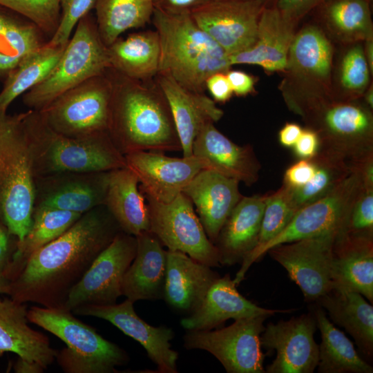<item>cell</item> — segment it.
Segmentation results:
<instances>
[{
    "label": "cell",
    "instance_id": "cell-56",
    "mask_svg": "<svg viewBox=\"0 0 373 373\" xmlns=\"http://www.w3.org/2000/svg\"><path fill=\"white\" fill-rule=\"evenodd\" d=\"M11 280L6 274L0 269V295L9 294Z\"/></svg>",
    "mask_w": 373,
    "mask_h": 373
},
{
    "label": "cell",
    "instance_id": "cell-40",
    "mask_svg": "<svg viewBox=\"0 0 373 373\" xmlns=\"http://www.w3.org/2000/svg\"><path fill=\"white\" fill-rule=\"evenodd\" d=\"M334 53L332 73V99H361L371 84L370 73L364 56L363 42L342 46Z\"/></svg>",
    "mask_w": 373,
    "mask_h": 373
},
{
    "label": "cell",
    "instance_id": "cell-12",
    "mask_svg": "<svg viewBox=\"0 0 373 373\" xmlns=\"http://www.w3.org/2000/svg\"><path fill=\"white\" fill-rule=\"evenodd\" d=\"M266 316L236 320L213 331L191 330L184 336L187 350H202L213 355L228 373H265L260 335Z\"/></svg>",
    "mask_w": 373,
    "mask_h": 373
},
{
    "label": "cell",
    "instance_id": "cell-37",
    "mask_svg": "<svg viewBox=\"0 0 373 373\" xmlns=\"http://www.w3.org/2000/svg\"><path fill=\"white\" fill-rule=\"evenodd\" d=\"M29 20H21L0 6V77H7L28 56L49 40Z\"/></svg>",
    "mask_w": 373,
    "mask_h": 373
},
{
    "label": "cell",
    "instance_id": "cell-35",
    "mask_svg": "<svg viewBox=\"0 0 373 373\" xmlns=\"http://www.w3.org/2000/svg\"><path fill=\"white\" fill-rule=\"evenodd\" d=\"M313 314L321 335L317 365L319 373L373 372V367L360 356L345 334L327 318L321 307L316 304Z\"/></svg>",
    "mask_w": 373,
    "mask_h": 373
},
{
    "label": "cell",
    "instance_id": "cell-34",
    "mask_svg": "<svg viewBox=\"0 0 373 373\" xmlns=\"http://www.w3.org/2000/svg\"><path fill=\"white\" fill-rule=\"evenodd\" d=\"M111 68L133 80L148 82L159 72L160 46L157 32L133 33L107 46Z\"/></svg>",
    "mask_w": 373,
    "mask_h": 373
},
{
    "label": "cell",
    "instance_id": "cell-5",
    "mask_svg": "<svg viewBox=\"0 0 373 373\" xmlns=\"http://www.w3.org/2000/svg\"><path fill=\"white\" fill-rule=\"evenodd\" d=\"M334 46L316 22L296 32L278 89L287 108L303 118L332 99Z\"/></svg>",
    "mask_w": 373,
    "mask_h": 373
},
{
    "label": "cell",
    "instance_id": "cell-2",
    "mask_svg": "<svg viewBox=\"0 0 373 373\" xmlns=\"http://www.w3.org/2000/svg\"><path fill=\"white\" fill-rule=\"evenodd\" d=\"M109 135L124 155L137 151H181L169 104L158 87L128 79L112 68Z\"/></svg>",
    "mask_w": 373,
    "mask_h": 373
},
{
    "label": "cell",
    "instance_id": "cell-31",
    "mask_svg": "<svg viewBox=\"0 0 373 373\" xmlns=\"http://www.w3.org/2000/svg\"><path fill=\"white\" fill-rule=\"evenodd\" d=\"M316 303L327 310L331 320L343 327L354 339L361 352L373 354V307L361 294L334 286Z\"/></svg>",
    "mask_w": 373,
    "mask_h": 373
},
{
    "label": "cell",
    "instance_id": "cell-13",
    "mask_svg": "<svg viewBox=\"0 0 373 373\" xmlns=\"http://www.w3.org/2000/svg\"><path fill=\"white\" fill-rule=\"evenodd\" d=\"M144 197L149 211L150 231L168 250L183 252L211 267L220 266L218 251L184 193L169 203Z\"/></svg>",
    "mask_w": 373,
    "mask_h": 373
},
{
    "label": "cell",
    "instance_id": "cell-16",
    "mask_svg": "<svg viewBox=\"0 0 373 373\" xmlns=\"http://www.w3.org/2000/svg\"><path fill=\"white\" fill-rule=\"evenodd\" d=\"M268 5L253 0H209L192 10L191 15L230 55L254 44L260 16Z\"/></svg>",
    "mask_w": 373,
    "mask_h": 373
},
{
    "label": "cell",
    "instance_id": "cell-42",
    "mask_svg": "<svg viewBox=\"0 0 373 373\" xmlns=\"http://www.w3.org/2000/svg\"><path fill=\"white\" fill-rule=\"evenodd\" d=\"M296 212L292 204L289 186L283 184L276 191L268 193L258 242L250 254L258 250L278 235L291 222Z\"/></svg>",
    "mask_w": 373,
    "mask_h": 373
},
{
    "label": "cell",
    "instance_id": "cell-54",
    "mask_svg": "<svg viewBox=\"0 0 373 373\" xmlns=\"http://www.w3.org/2000/svg\"><path fill=\"white\" fill-rule=\"evenodd\" d=\"M14 370L17 373H42L44 372L41 367L19 358L14 365Z\"/></svg>",
    "mask_w": 373,
    "mask_h": 373
},
{
    "label": "cell",
    "instance_id": "cell-10",
    "mask_svg": "<svg viewBox=\"0 0 373 373\" xmlns=\"http://www.w3.org/2000/svg\"><path fill=\"white\" fill-rule=\"evenodd\" d=\"M113 86L107 70L37 111L49 127L67 137L80 138L108 132Z\"/></svg>",
    "mask_w": 373,
    "mask_h": 373
},
{
    "label": "cell",
    "instance_id": "cell-7",
    "mask_svg": "<svg viewBox=\"0 0 373 373\" xmlns=\"http://www.w3.org/2000/svg\"><path fill=\"white\" fill-rule=\"evenodd\" d=\"M29 323L54 334L66 345L57 351L56 361L66 373H115L126 364V352L77 318L64 308L32 306L28 309Z\"/></svg>",
    "mask_w": 373,
    "mask_h": 373
},
{
    "label": "cell",
    "instance_id": "cell-41",
    "mask_svg": "<svg viewBox=\"0 0 373 373\" xmlns=\"http://www.w3.org/2000/svg\"><path fill=\"white\" fill-rule=\"evenodd\" d=\"M312 159L316 164L312 178L300 188L290 187L292 204L297 211L329 193L352 172L347 161L333 154L319 150Z\"/></svg>",
    "mask_w": 373,
    "mask_h": 373
},
{
    "label": "cell",
    "instance_id": "cell-30",
    "mask_svg": "<svg viewBox=\"0 0 373 373\" xmlns=\"http://www.w3.org/2000/svg\"><path fill=\"white\" fill-rule=\"evenodd\" d=\"M219 277L211 267L183 252L167 249L163 298L173 308L191 314L199 307Z\"/></svg>",
    "mask_w": 373,
    "mask_h": 373
},
{
    "label": "cell",
    "instance_id": "cell-6",
    "mask_svg": "<svg viewBox=\"0 0 373 373\" xmlns=\"http://www.w3.org/2000/svg\"><path fill=\"white\" fill-rule=\"evenodd\" d=\"M25 116L0 115V214L19 241L31 226L35 193Z\"/></svg>",
    "mask_w": 373,
    "mask_h": 373
},
{
    "label": "cell",
    "instance_id": "cell-51",
    "mask_svg": "<svg viewBox=\"0 0 373 373\" xmlns=\"http://www.w3.org/2000/svg\"><path fill=\"white\" fill-rule=\"evenodd\" d=\"M227 76L233 93L239 97L247 96L255 91L256 79L245 72L229 70Z\"/></svg>",
    "mask_w": 373,
    "mask_h": 373
},
{
    "label": "cell",
    "instance_id": "cell-17",
    "mask_svg": "<svg viewBox=\"0 0 373 373\" xmlns=\"http://www.w3.org/2000/svg\"><path fill=\"white\" fill-rule=\"evenodd\" d=\"M316 327L313 313L269 323L260 335V343L268 351L276 350V356L265 373H312L318 363Z\"/></svg>",
    "mask_w": 373,
    "mask_h": 373
},
{
    "label": "cell",
    "instance_id": "cell-39",
    "mask_svg": "<svg viewBox=\"0 0 373 373\" xmlns=\"http://www.w3.org/2000/svg\"><path fill=\"white\" fill-rule=\"evenodd\" d=\"M66 46H53L48 41L8 75L0 92V115L7 113L8 108L17 97L39 84L50 74Z\"/></svg>",
    "mask_w": 373,
    "mask_h": 373
},
{
    "label": "cell",
    "instance_id": "cell-9",
    "mask_svg": "<svg viewBox=\"0 0 373 373\" xmlns=\"http://www.w3.org/2000/svg\"><path fill=\"white\" fill-rule=\"evenodd\" d=\"M320 140L319 150L341 157L349 164L373 155V114L362 101L318 104L303 118Z\"/></svg>",
    "mask_w": 373,
    "mask_h": 373
},
{
    "label": "cell",
    "instance_id": "cell-38",
    "mask_svg": "<svg viewBox=\"0 0 373 373\" xmlns=\"http://www.w3.org/2000/svg\"><path fill=\"white\" fill-rule=\"evenodd\" d=\"M98 32L108 46L125 31L145 26L152 18L153 0H96Z\"/></svg>",
    "mask_w": 373,
    "mask_h": 373
},
{
    "label": "cell",
    "instance_id": "cell-52",
    "mask_svg": "<svg viewBox=\"0 0 373 373\" xmlns=\"http://www.w3.org/2000/svg\"><path fill=\"white\" fill-rule=\"evenodd\" d=\"M209 0H153L155 8L169 12H191Z\"/></svg>",
    "mask_w": 373,
    "mask_h": 373
},
{
    "label": "cell",
    "instance_id": "cell-25",
    "mask_svg": "<svg viewBox=\"0 0 373 373\" xmlns=\"http://www.w3.org/2000/svg\"><path fill=\"white\" fill-rule=\"evenodd\" d=\"M27 314L26 303L0 296V357L12 352L45 371L55 361L57 350L46 335L29 326Z\"/></svg>",
    "mask_w": 373,
    "mask_h": 373
},
{
    "label": "cell",
    "instance_id": "cell-26",
    "mask_svg": "<svg viewBox=\"0 0 373 373\" xmlns=\"http://www.w3.org/2000/svg\"><path fill=\"white\" fill-rule=\"evenodd\" d=\"M296 26L274 3L266 6L260 16L254 44L245 50L230 55L231 65H256L267 72H283Z\"/></svg>",
    "mask_w": 373,
    "mask_h": 373
},
{
    "label": "cell",
    "instance_id": "cell-19",
    "mask_svg": "<svg viewBox=\"0 0 373 373\" xmlns=\"http://www.w3.org/2000/svg\"><path fill=\"white\" fill-rule=\"evenodd\" d=\"M133 302L126 299L119 304L86 305L72 312L75 315L104 319L131 337L145 349L149 358L157 365V372L177 373L178 352L171 349L174 333L166 326L154 327L135 312Z\"/></svg>",
    "mask_w": 373,
    "mask_h": 373
},
{
    "label": "cell",
    "instance_id": "cell-22",
    "mask_svg": "<svg viewBox=\"0 0 373 373\" xmlns=\"http://www.w3.org/2000/svg\"><path fill=\"white\" fill-rule=\"evenodd\" d=\"M210 241L215 244L226 220L242 198L239 182L202 169L184 189Z\"/></svg>",
    "mask_w": 373,
    "mask_h": 373
},
{
    "label": "cell",
    "instance_id": "cell-14",
    "mask_svg": "<svg viewBox=\"0 0 373 373\" xmlns=\"http://www.w3.org/2000/svg\"><path fill=\"white\" fill-rule=\"evenodd\" d=\"M136 249L135 236L119 232L71 289L64 308L73 312L82 305L115 304L122 296L123 279Z\"/></svg>",
    "mask_w": 373,
    "mask_h": 373
},
{
    "label": "cell",
    "instance_id": "cell-32",
    "mask_svg": "<svg viewBox=\"0 0 373 373\" xmlns=\"http://www.w3.org/2000/svg\"><path fill=\"white\" fill-rule=\"evenodd\" d=\"M104 205L123 232L136 236L150 230L147 202L136 175L129 168L109 171Z\"/></svg>",
    "mask_w": 373,
    "mask_h": 373
},
{
    "label": "cell",
    "instance_id": "cell-36",
    "mask_svg": "<svg viewBox=\"0 0 373 373\" xmlns=\"http://www.w3.org/2000/svg\"><path fill=\"white\" fill-rule=\"evenodd\" d=\"M82 214L60 209L34 207L31 226L21 241H18L10 275L12 280L37 250L65 233Z\"/></svg>",
    "mask_w": 373,
    "mask_h": 373
},
{
    "label": "cell",
    "instance_id": "cell-57",
    "mask_svg": "<svg viewBox=\"0 0 373 373\" xmlns=\"http://www.w3.org/2000/svg\"><path fill=\"white\" fill-rule=\"evenodd\" d=\"M361 99L369 108L373 110V85L372 82L365 90Z\"/></svg>",
    "mask_w": 373,
    "mask_h": 373
},
{
    "label": "cell",
    "instance_id": "cell-27",
    "mask_svg": "<svg viewBox=\"0 0 373 373\" xmlns=\"http://www.w3.org/2000/svg\"><path fill=\"white\" fill-rule=\"evenodd\" d=\"M267 195L242 196L226 220L214 244L220 266L241 264L256 247Z\"/></svg>",
    "mask_w": 373,
    "mask_h": 373
},
{
    "label": "cell",
    "instance_id": "cell-15",
    "mask_svg": "<svg viewBox=\"0 0 373 373\" xmlns=\"http://www.w3.org/2000/svg\"><path fill=\"white\" fill-rule=\"evenodd\" d=\"M338 232L280 244L267 251L286 269L307 302H315L333 287L332 252Z\"/></svg>",
    "mask_w": 373,
    "mask_h": 373
},
{
    "label": "cell",
    "instance_id": "cell-58",
    "mask_svg": "<svg viewBox=\"0 0 373 373\" xmlns=\"http://www.w3.org/2000/svg\"><path fill=\"white\" fill-rule=\"evenodd\" d=\"M253 1H260L265 2V3L269 5V4H271V3H270L271 1L274 3L276 0H253Z\"/></svg>",
    "mask_w": 373,
    "mask_h": 373
},
{
    "label": "cell",
    "instance_id": "cell-28",
    "mask_svg": "<svg viewBox=\"0 0 373 373\" xmlns=\"http://www.w3.org/2000/svg\"><path fill=\"white\" fill-rule=\"evenodd\" d=\"M135 256L122 283V295L132 302L163 298L166 270V251L150 230L135 236Z\"/></svg>",
    "mask_w": 373,
    "mask_h": 373
},
{
    "label": "cell",
    "instance_id": "cell-53",
    "mask_svg": "<svg viewBox=\"0 0 373 373\" xmlns=\"http://www.w3.org/2000/svg\"><path fill=\"white\" fill-rule=\"evenodd\" d=\"M303 131L302 127L294 122H287L278 132L279 143L284 147L292 148Z\"/></svg>",
    "mask_w": 373,
    "mask_h": 373
},
{
    "label": "cell",
    "instance_id": "cell-46",
    "mask_svg": "<svg viewBox=\"0 0 373 373\" xmlns=\"http://www.w3.org/2000/svg\"><path fill=\"white\" fill-rule=\"evenodd\" d=\"M329 0H276L274 4L288 20L298 24L309 12Z\"/></svg>",
    "mask_w": 373,
    "mask_h": 373
},
{
    "label": "cell",
    "instance_id": "cell-1",
    "mask_svg": "<svg viewBox=\"0 0 373 373\" xmlns=\"http://www.w3.org/2000/svg\"><path fill=\"white\" fill-rule=\"evenodd\" d=\"M122 230L105 205L84 213L61 236L35 252L10 283L21 303L64 308L71 289Z\"/></svg>",
    "mask_w": 373,
    "mask_h": 373
},
{
    "label": "cell",
    "instance_id": "cell-23",
    "mask_svg": "<svg viewBox=\"0 0 373 373\" xmlns=\"http://www.w3.org/2000/svg\"><path fill=\"white\" fill-rule=\"evenodd\" d=\"M229 274L218 278L211 285L199 307L183 318L180 325L186 331L211 330L228 319L238 320L257 316H274L292 309L261 307L242 296Z\"/></svg>",
    "mask_w": 373,
    "mask_h": 373
},
{
    "label": "cell",
    "instance_id": "cell-48",
    "mask_svg": "<svg viewBox=\"0 0 373 373\" xmlns=\"http://www.w3.org/2000/svg\"><path fill=\"white\" fill-rule=\"evenodd\" d=\"M315 171L316 164L312 158L299 160L286 169L283 184L292 189L300 188L312 178Z\"/></svg>",
    "mask_w": 373,
    "mask_h": 373
},
{
    "label": "cell",
    "instance_id": "cell-50",
    "mask_svg": "<svg viewBox=\"0 0 373 373\" xmlns=\"http://www.w3.org/2000/svg\"><path fill=\"white\" fill-rule=\"evenodd\" d=\"M226 73H213L205 81V88L208 89L215 102H227L233 94Z\"/></svg>",
    "mask_w": 373,
    "mask_h": 373
},
{
    "label": "cell",
    "instance_id": "cell-21",
    "mask_svg": "<svg viewBox=\"0 0 373 373\" xmlns=\"http://www.w3.org/2000/svg\"><path fill=\"white\" fill-rule=\"evenodd\" d=\"M193 155L202 160L209 169L242 182L247 186L256 183L261 164L250 144L240 146L230 140L214 126L206 124L197 135L192 147Z\"/></svg>",
    "mask_w": 373,
    "mask_h": 373
},
{
    "label": "cell",
    "instance_id": "cell-55",
    "mask_svg": "<svg viewBox=\"0 0 373 373\" xmlns=\"http://www.w3.org/2000/svg\"><path fill=\"white\" fill-rule=\"evenodd\" d=\"M364 56L373 74V38L368 39L363 42Z\"/></svg>",
    "mask_w": 373,
    "mask_h": 373
},
{
    "label": "cell",
    "instance_id": "cell-49",
    "mask_svg": "<svg viewBox=\"0 0 373 373\" xmlns=\"http://www.w3.org/2000/svg\"><path fill=\"white\" fill-rule=\"evenodd\" d=\"M292 148L299 160L312 159L319 151L320 140L318 134L314 130L305 127Z\"/></svg>",
    "mask_w": 373,
    "mask_h": 373
},
{
    "label": "cell",
    "instance_id": "cell-44",
    "mask_svg": "<svg viewBox=\"0 0 373 373\" xmlns=\"http://www.w3.org/2000/svg\"><path fill=\"white\" fill-rule=\"evenodd\" d=\"M355 235L373 236V187H361L354 198L344 225L339 231Z\"/></svg>",
    "mask_w": 373,
    "mask_h": 373
},
{
    "label": "cell",
    "instance_id": "cell-20",
    "mask_svg": "<svg viewBox=\"0 0 373 373\" xmlns=\"http://www.w3.org/2000/svg\"><path fill=\"white\" fill-rule=\"evenodd\" d=\"M109 171L61 172L35 178V206L83 214L104 205Z\"/></svg>",
    "mask_w": 373,
    "mask_h": 373
},
{
    "label": "cell",
    "instance_id": "cell-47",
    "mask_svg": "<svg viewBox=\"0 0 373 373\" xmlns=\"http://www.w3.org/2000/svg\"><path fill=\"white\" fill-rule=\"evenodd\" d=\"M18 241L19 239L10 232L0 214V269L9 279Z\"/></svg>",
    "mask_w": 373,
    "mask_h": 373
},
{
    "label": "cell",
    "instance_id": "cell-8",
    "mask_svg": "<svg viewBox=\"0 0 373 373\" xmlns=\"http://www.w3.org/2000/svg\"><path fill=\"white\" fill-rule=\"evenodd\" d=\"M111 68L108 48L90 12L80 19L50 74L23 95L30 109L40 111L57 97Z\"/></svg>",
    "mask_w": 373,
    "mask_h": 373
},
{
    "label": "cell",
    "instance_id": "cell-3",
    "mask_svg": "<svg viewBox=\"0 0 373 373\" xmlns=\"http://www.w3.org/2000/svg\"><path fill=\"white\" fill-rule=\"evenodd\" d=\"M151 19L160 46L158 73L188 90L204 93L208 77L231 69L229 55L198 26L191 12L155 8Z\"/></svg>",
    "mask_w": 373,
    "mask_h": 373
},
{
    "label": "cell",
    "instance_id": "cell-18",
    "mask_svg": "<svg viewBox=\"0 0 373 373\" xmlns=\"http://www.w3.org/2000/svg\"><path fill=\"white\" fill-rule=\"evenodd\" d=\"M124 156L142 193L161 203L173 200L204 169L203 161L193 155L173 157L162 152L137 151Z\"/></svg>",
    "mask_w": 373,
    "mask_h": 373
},
{
    "label": "cell",
    "instance_id": "cell-43",
    "mask_svg": "<svg viewBox=\"0 0 373 373\" xmlns=\"http://www.w3.org/2000/svg\"><path fill=\"white\" fill-rule=\"evenodd\" d=\"M0 6L32 22L50 39L59 24L60 0H0Z\"/></svg>",
    "mask_w": 373,
    "mask_h": 373
},
{
    "label": "cell",
    "instance_id": "cell-59",
    "mask_svg": "<svg viewBox=\"0 0 373 373\" xmlns=\"http://www.w3.org/2000/svg\"><path fill=\"white\" fill-rule=\"evenodd\" d=\"M366 1H369L370 3H371L372 0H366Z\"/></svg>",
    "mask_w": 373,
    "mask_h": 373
},
{
    "label": "cell",
    "instance_id": "cell-45",
    "mask_svg": "<svg viewBox=\"0 0 373 373\" xmlns=\"http://www.w3.org/2000/svg\"><path fill=\"white\" fill-rule=\"evenodd\" d=\"M95 2L96 0H60L59 24L48 42L53 46H66L78 22L90 13Z\"/></svg>",
    "mask_w": 373,
    "mask_h": 373
},
{
    "label": "cell",
    "instance_id": "cell-33",
    "mask_svg": "<svg viewBox=\"0 0 373 373\" xmlns=\"http://www.w3.org/2000/svg\"><path fill=\"white\" fill-rule=\"evenodd\" d=\"M315 11L316 22L332 43L344 46L373 38L370 3L366 0H329Z\"/></svg>",
    "mask_w": 373,
    "mask_h": 373
},
{
    "label": "cell",
    "instance_id": "cell-4",
    "mask_svg": "<svg viewBox=\"0 0 373 373\" xmlns=\"http://www.w3.org/2000/svg\"><path fill=\"white\" fill-rule=\"evenodd\" d=\"M25 122L35 178L61 172H99L127 167L125 156L108 132L75 138L61 135L37 111L26 112Z\"/></svg>",
    "mask_w": 373,
    "mask_h": 373
},
{
    "label": "cell",
    "instance_id": "cell-11",
    "mask_svg": "<svg viewBox=\"0 0 373 373\" xmlns=\"http://www.w3.org/2000/svg\"><path fill=\"white\" fill-rule=\"evenodd\" d=\"M362 185L359 172L352 169V172L336 187L321 198L299 209L278 235L248 255L241 262L233 282L239 285L251 265L276 245L339 231Z\"/></svg>",
    "mask_w": 373,
    "mask_h": 373
},
{
    "label": "cell",
    "instance_id": "cell-24",
    "mask_svg": "<svg viewBox=\"0 0 373 373\" xmlns=\"http://www.w3.org/2000/svg\"><path fill=\"white\" fill-rule=\"evenodd\" d=\"M155 83L170 107L182 156L193 155V144L200 131L206 124L220 120L223 111L204 93L188 90L169 75L158 73Z\"/></svg>",
    "mask_w": 373,
    "mask_h": 373
},
{
    "label": "cell",
    "instance_id": "cell-29",
    "mask_svg": "<svg viewBox=\"0 0 373 373\" xmlns=\"http://www.w3.org/2000/svg\"><path fill=\"white\" fill-rule=\"evenodd\" d=\"M333 287L356 291L373 303V236L338 231L332 252Z\"/></svg>",
    "mask_w": 373,
    "mask_h": 373
}]
</instances>
